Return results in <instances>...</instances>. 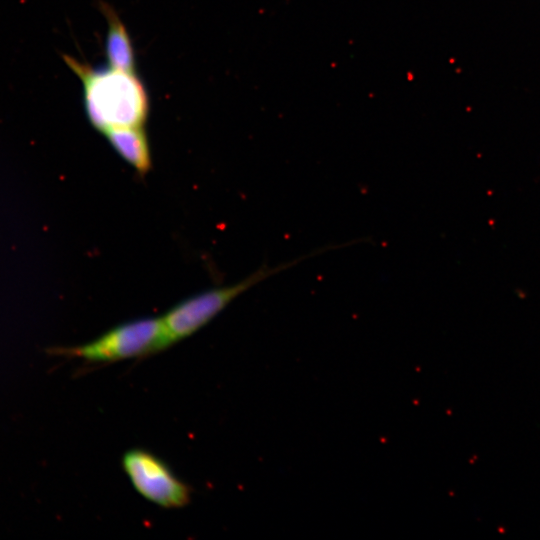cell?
Returning <instances> with one entry per match:
<instances>
[{"instance_id":"1","label":"cell","mask_w":540,"mask_h":540,"mask_svg":"<svg viewBox=\"0 0 540 540\" xmlns=\"http://www.w3.org/2000/svg\"><path fill=\"white\" fill-rule=\"evenodd\" d=\"M62 56L82 82L85 111L96 129L104 133L112 128L137 127L145 123L148 96L134 73L111 67L92 69L69 55Z\"/></svg>"},{"instance_id":"2","label":"cell","mask_w":540,"mask_h":540,"mask_svg":"<svg viewBox=\"0 0 540 540\" xmlns=\"http://www.w3.org/2000/svg\"><path fill=\"white\" fill-rule=\"evenodd\" d=\"M169 346L162 318H143L114 327L86 344L51 347L47 353L92 363H112L148 356Z\"/></svg>"},{"instance_id":"3","label":"cell","mask_w":540,"mask_h":540,"mask_svg":"<svg viewBox=\"0 0 540 540\" xmlns=\"http://www.w3.org/2000/svg\"><path fill=\"white\" fill-rule=\"evenodd\" d=\"M334 248L335 246L322 248L312 254L282 263L278 266H262L250 276L234 285L211 289L179 303L162 317L170 346L198 331L222 311L233 299L257 283L274 274L293 267L302 260L316 255L318 252Z\"/></svg>"},{"instance_id":"4","label":"cell","mask_w":540,"mask_h":540,"mask_svg":"<svg viewBox=\"0 0 540 540\" xmlns=\"http://www.w3.org/2000/svg\"><path fill=\"white\" fill-rule=\"evenodd\" d=\"M125 474L135 490L148 501L167 509L185 507L189 487L159 457L143 449H131L122 458Z\"/></svg>"},{"instance_id":"5","label":"cell","mask_w":540,"mask_h":540,"mask_svg":"<svg viewBox=\"0 0 540 540\" xmlns=\"http://www.w3.org/2000/svg\"><path fill=\"white\" fill-rule=\"evenodd\" d=\"M116 152L140 174L151 167V156L147 136L142 126L117 127L104 132Z\"/></svg>"},{"instance_id":"6","label":"cell","mask_w":540,"mask_h":540,"mask_svg":"<svg viewBox=\"0 0 540 540\" xmlns=\"http://www.w3.org/2000/svg\"><path fill=\"white\" fill-rule=\"evenodd\" d=\"M100 9L108 24L105 49L110 67L134 73V51L123 22L110 5L101 2Z\"/></svg>"}]
</instances>
